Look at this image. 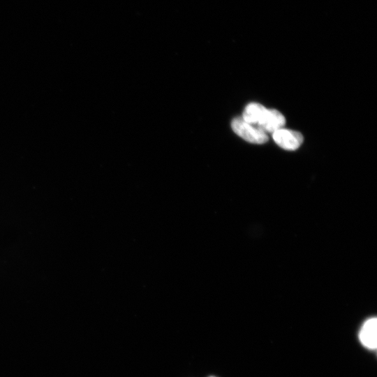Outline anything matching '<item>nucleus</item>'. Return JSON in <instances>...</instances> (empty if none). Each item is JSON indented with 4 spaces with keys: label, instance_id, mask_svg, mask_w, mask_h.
Masks as SVG:
<instances>
[{
    "label": "nucleus",
    "instance_id": "f03ea898",
    "mask_svg": "<svg viewBox=\"0 0 377 377\" xmlns=\"http://www.w3.org/2000/svg\"><path fill=\"white\" fill-rule=\"evenodd\" d=\"M272 137L280 147L289 151L297 149L303 142L300 133L283 128L274 131Z\"/></svg>",
    "mask_w": 377,
    "mask_h": 377
},
{
    "label": "nucleus",
    "instance_id": "7ed1b4c3",
    "mask_svg": "<svg viewBox=\"0 0 377 377\" xmlns=\"http://www.w3.org/2000/svg\"><path fill=\"white\" fill-rule=\"evenodd\" d=\"M285 123V117L280 112L274 109H267L256 127L266 133H273L274 131L282 128Z\"/></svg>",
    "mask_w": 377,
    "mask_h": 377
},
{
    "label": "nucleus",
    "instance_id": "423d86ee",
    "mask_svg": "<svg viewBox=\"0 0 377 377\" xmlns=\"http://www.w3.org/2000/svg\"><path fill=\"white\" fill-rule=\"evenodd\" d=\"M209 377H215V376H209Z\"/></svg>",
    "mask_w": 377,
    "mask_h": 377
},
{
    "label": "nucleus",
    "instance_id": "20e7f679",
    "mask_svg": "<svg viewBox=\"0 0 377 377\" xmlns=\"http://www.w3.org/2000/svg\"><path fill=\"white\" fill-rule=\"evenodd\" d=\"M359 338L361 343L369 349H376L377 347V320L372 318L364 323Z\"/></svg>",
    "mask_w": 377,
    "mask_h": 377
},
{
    "label": "nucleus",
    "instance_id": "39448f33",
    "mask_svg": "<svg viewBox=\"0 0 377 377\" xmlns=\"http://www.w3.org/2000/svg\"><path fill=\"white\" fill-rule=\"evenodd\" d=\"M267 108L257 103L248 104L242 114V119L247 123L256 126L260 121Z\"/></svg>",
    "mask_w": 377,
    "mask_h": 377
},
{
    "label": "nucleus",
    "instance_id": "f257e3e1",
    "mask_svg": "<svg viewBox=\"0 0 377 377\" xmlns=\"http://www.w3.org/2000/svg\"><path fill=\"white\" fill-rule=\"evenodd\" d=\"M231 126L237 135L249 142L263 144L268 140L266 133L246 122L242 117L235 118L232 121Z\"/></svg>",
    "mask_w": 377,
    "mask_h": 377
}]
</instances>
